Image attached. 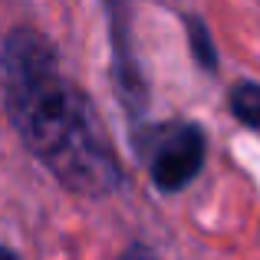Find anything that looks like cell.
<instances>
[{
    "instance_id": "6da1fadb",
    "label": "cell",
    "mask_w": 260,
    "mask_h": 260,
    "mask_svg": "<svg viewBox=\"0 0 260 260\" xmlns=\"http://www.w3.org/2000/svg\"><path fill=\"white\" fill-rule=\"evenodd\" d=\"M4 99L26 145L66 184L106 191L115 184V161L83 92L63 76L56 53L40 33L13 30L0 50Z\"/></svg>"
},
{
    "instance_id": "7a4b0ae2",
    "label": "cell",
    "mask_w": 260,
    "mask_h": 260,
    "mask_svg": "<svg viewBox=\"0 0 260 260\" xmlns=\"http://www.w3.org/2000/svg\"><path fill=\"white\" fill-rule=\"evenodd\" d=\"M204 135L194 125H181L158 142L152 155V181L161 191H178L201 172Z\"/></svg>"
},
{
    "instance_id": "3957f363",
    "label": "cell",
    "mask_w": 260,
    "mask_h": 260,
    "mask_svg": "<svg viewBox=\"0 0 260 260\" xmlns=\"http://www.w3.org/2000/svg\"><path fill=\"white\" fill-rule=\"evenodd\" d=\"M231 109L234 115L250 128H260V86L257 83H241L231 92Z\"/></svg>"
},
{
    "instance_id": "277c9868",
    "label": "cell",
    "mask_w": 260,
    "mask_h": 260,
    "mask_svg": "<svg viewBox=\"0 0 260 260\" xmlns=\"http://www.w3.org/2000/svg\"><path fill=\"white\" fill-rule=\"evenodd\" d=\"M191 37H194V46H198L201 63L211 66V63H214V56H211V43H208V37H204V26L201 23H191Z\"/></svg>"
},
{
    "instance_id": "5b68a950",
    "label": "cell",
    "mask_w": 260,
    "mask_h": 260,
    "mask_svg": "<svg viewBox=\"0 0 260 260\" xmlns=\"http://www.w3.org/2000/svg\"><path fill=\"white\" fill-rule=\"evenodd\" d=\"M0 260H13L10 254H7V250H0Z\"/></svg>"
},
{
    "instance_id": "8992f818",
    "label": "cell",
    "mask_w": 260,
    "mask_h": 260,
    "mask_svg": "<svg viewBox=\"0 0 260 260\" xmlns=\"http://www.w3.org/2000/svg\"><path fill=\"white\" fill-rule=\"evenodd\" d=\"M132 260H148V257H142V254H135V257H132Z\"/></svg>"
}]
</instances>
